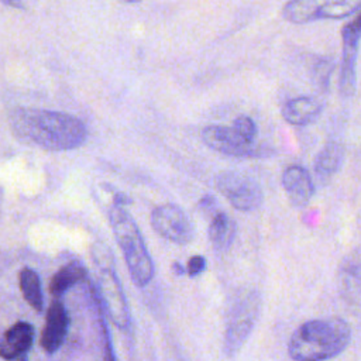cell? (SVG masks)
Wrapping results in <instances>:
<instances>
[{
  "instance_id": "27",
  "label": "cell",
  "mask_w": 361,
  "mask_h": 361,
  "mask_svg": "<svg viewBox=\"0 0 361 361\" xmlns=\"http://www.w3.org/2000/svg\"><path fill=\"white\" fill-rule=\"evenodd\" d=\"M18 361H27V360H25V357H23V355H21V358H20Z\"/></svg>"
},
{
  "instance_id": "24",
  "label": "cell",
  "mask_w": 361,
  "mask_h": 361,
  "mask_svg": "<svg viewBox=\"0 0 361 361\" xmlns=\"http://www.w3.org/2000/svg\"><path fill=\"white\" fill-rule=\"evenodd\" d=\"M1 3H4L8 7H14V8H23V0H0Z\"/></svg>"
},
{
  "instance_id": "1",
  "label": "cell",
  "mask_w": 361,
  "mask_h": 361,
  "mask_svg": "<svg viewBox=\"0 0 361 361\" xmlns=\"http://www.w3.org/2000/svg\"><path fill=\"white\" fill-rule=\"evenodd\" d=\"M16 134L48 151L80 147L87 135L82 120L68 113L42 109H16L10 117Z\"/></svg>"
},
{
  "instance_id": "16",
  "label": "cell",
  "mask_w": 361,
  "mask_h": 361,
  "mask_svg": "<svg viewBox=\"0 0 361 361\" xmlns=\"http://www.w3.org/2000/svg\"><path fill=\"white\" fill-rule=\"evenodd\" d=\"M344 159V148L338 142H327L314 159V171L320 176H330L336 173Z\"/></svg>"
},
{
  "instance_id": "22",
  "label": "cell",
  "mask_w": 361,
  "mask_h": 361,
  "mask_svg": "<svg viewBox=\"0 0 361 361\" xmlns=\"http://www.w3.org/2000/svg\"><path fill=\"white\" fill-rule=\"evenodd\" d=\"M206 268V259L202 255H195L188 262V274L190 276L199 275Z\"/></svg>"
},
{
  "instance_id": "19",
  "label": "cell",
  "mask_w": 361,
  "mask_h": 361,
  "mask_svg": "<svg viewBox=\"0 0 361 361\" xmlns=\"http://www.w3.org/2000/svg\"><path fill=\"white\" fill-rule=\"evenodd\" d=\"M237 134L244 138L247 142H254L255 137H257V124L254 123V120L248 116H238L234 121H233V126H231Z\"/></svg>"
},
{
  "instance_id": "4",
  "label": "cell",
  "mask_w": 361,
  "mask_h": 361,
  "mask_svg": "<svg viewBox=\"0 0 361 361\" xmlns=\"http://www.w3.org/2000/svg\"><path fill=\"white\" fill-rule=\"evenodd\" d=\"M361 10V0H288L281 13L292 24L341 20Z\"/></svg>"
},
{
  "instance_id": "9",
  "label": "cell",
  "mask_w": 361,
  "mask_h": 361,
  "mask_svg": "<svg viewBox=\"0 0 361 361\" xmlns=\"http://www.w3.org/2000/svg\"><path fill=\"white\" fill-rule=\"evenodd\" d=\"M151 226L159 235L176 244H186L193 238V227L188 216L173 203L155 207L151 213Z\"/></svg>"
},
{
  "instance_id": "21",
  "label": "cell",
  "mask_w": 361,
  "mask_h": 361,
  "mask_svg": "<svg viewBox=\"0 0 361 361\" xmlns=\"http://www.w3.org/2000/svg\"><path fill=\"white\" fill-rule=\"evenodd\" d=\"M102 330H103V345H104V361H116L113 347H111V340L110 334L106 326V322L102 319Z\"/></svg>"
},
{
  "instance_id": "20",
  "label": "cell",
  "mask_w": 361,
  "mask_h": 361,
  "mask_svg": "<svg viewBox=\"0 0 361 361\" xmlns=\"http://www.w3.org/2000/svg\"><path fill=\"white\" fill-rule=\"evenodd\" d=\"M331 63L329 61H319L314 68V78L316 83L322 86L323 89H329V80H330V72H331Z\"/></svg>"
},
{
  "instance_id": "26",
  "label": "cell",
  "mask_w": 361,
  "mask_h": 361,
  "mask_svg": "<svg viewBox=\"0 0 361 361\" xmlns=\"http://www.w3.org/2000/svg\"><path fill=\"white\" fill-rule=\"evenodd\" d=\"M127 1H130V3H137V1H141V0H127Z\"/></svg>"
},
{
  "instance_id": "11",
  "label": "cell",
  "mask_w": 361,
  "mask_h": 361,
  "mask_svg": "<svg viewBox=\"0 0 361 361\" xmlns=\"http://www.w3.org/2000/svg\"><path fill=\"white\" fill-rule=\"evenodd\" d=\"M69 326L68 313L61 302H54L47 314V324L41 334V345L48 353L52 354L62 345Z\"/></svg>"
},
{
  "instance_id": "15",
  "label": "cell",
  "mask_w": 361,
  "mask_h": 361,
  "mask_svg": "<svg viewBox=\"0 0 361 361\" xmlns=\"http://www.w3.org/2000/svg\"><path fill=\"white\" fill-rule=\"evenodd\" d=\"M235 235V224L230 216L223 212H217L209 226V238L212 245L217 251L227 250Z\"/></svg>"
},
{
  "instance_id": "2",
  "label": "cell",
  "mask_w": 361,
  "mask_h": 361,
  "mask_svg": "<svg viewBox=\"0 0 361 361\" xmlns=\"http://www.w3.org/2000/svg\"><path fill=\"white\" fill-rule=\"evenodd\" d=\"M350 340L351 329L343 319L309 320L293 331L288 353L295 361H323L344 351Z\"/></svg>"
},
{
  "instance_id": "13",
  "label": "cell",
  "mask_w": 361,
  "mask_h": 361,
  "mask_svg": "<svg viewBox=\"0 0 361 361\" xmlns=\"http://www.w3.org/2000/svg\"><path fill=\"white\" fill-rule=\"evenodd\" d=\"M34 338V327L25 322H17L6 333L0 341V357L6 360L18 358L31 347Z\"/></svg>"
},
{
  "instance_id": "18",
  "label": "cell",
  "mask_w": 361,
  "mask_h": 361,
  "mask_svg": "<svg viewBox=\"0 0 361 361\" xmlns=\"http://www.w3.org/2000/svg\"><path fill=\"white\" fill-rule=\"evenodd\" d=\"M20 288L24 299L35 309H42V293L38 274L31 268H24L20 272Z\"/></svg>"
},
{
  "instance_id": "3",
  "label": "cell",
  "mask_w": 361,
  "mask_h": 361,
  "mask_svg": "<svg viewBox=\"0 0 361 361\" xmlns=\"http://www.w3.org/2000/svg\"><path fill=\"white\" fill-rule=\"evenodd\" d=\"M110 223L134 283L147 285L154 276V265L137 224L120 204L110 210Z\"/></svg>"
},
{
  "instance_id": "7",
  "label": "cell",
  "mask_w": 361,
  "mask_h": 361,
  "mask_svg": "<svg viewBox=\"0 0 361 361\" xmlns=\"http://www.w3.org/2000/svg\"><path fill=\"white\" fill-rule=\"evenodd\" d=\"M361 41V10H358L341 28V63H340V93L345 97L355 90V62Z\"/></svg>"
},
{
  "instance_id": "5",
  "label": "cell",
  "mask_w": 361,
  "mask_h": 361,
  "mask_svg": "<svg viewBox=\"0 0 361 361\" xmlns=\"http://www.w3.org/2000/svg\"><path fill=\"white\" fill-rule=\"evenodd\" d=\"M259 312V296L257 292H248L235 302L227 323L224 336V350L228 355L237 353L248 338Z\"/></svg>"
},
{
  "instance_id": "6",
  "label": "cell",
  "mask_w": 361,
  "mask_h": 361,
  "mask_svg": "<svg viewBox=\"0 0 361 361\" xmlns=\"http://www.w3.org/2000/svg\"><path fill=\"white\" fill-rule=\"evenodd\" d=\"M216 188L227 197L233 207L250 212L261 206L264 195L257 180L238 172H221L216 178Z\"/></svg>"
},
{
  "instance_id": "12",
  "label": "cell",
  "mask_w": 361,
  "mask_h": 361,
  "mask_svg": "<svg viewBox=\"0 0 361 361\" xmlns=\"http://www.w3.org/2000/svg\"><path fill=\"white\" fill-rule=\"evenodd\" d=\"M282 186L293 206H305L314 193L309 172L300 165H290L282 173Z\"/></svg>"
},
{
  "instance_id": "23",
  "label": "cell",
  "mask_w": 361,
  "mask_h": 361,
  "mask_svg": "<svg viewBox=\"0 0 361 361\" xmlns=\"http://www.w3.org/2000/svg\"><path fill=\"white\" fill-rule=\"evenodd\" d=\"M200 207H202V210L212 212L216 207V200L212 196H204L200 202Z\"/></svg>"
},
{
  "instance_id": "10",
  "label": "cell",
  "mask_w": 361,
  "mask_h": 361,
  "mask_svg": "<svg viewBox=\"0 0 361 361\" xmlns=\"http://www.w3.org/2000/svg\"><path fill=\"white\" fill-rule=\"evenodd\" d=\"M97 285H99L100 299L103 300V305L107 310L109 317L117 327L126 329L128 326V319H130L128 309H127L126 298L116 274L111 269H103L99 274Z\"/></svg>"
},
{
  "instance_id": "17",
  "label": "cell",
  "mask_w": 361,
  "mask_h": 361,
  "mask_svg": "<svg viewBox=\"0 0 361 361\" xmlns=\"http://www.w3.org/2000/svg\"><path fill=\"white\" fill-rule=\"evenodd\" d=\"M86 276V269L78 264L71 262L61 268L51 279L49 282V290L55 298H59L62 293H65L72 285L82 281Z\"/></svg>"
},
{
  "instance_id": "14",
  "label": "cell",
  "mask_w": 361,
  "mask_h": 361,
  "mask_svg": "<svg viewBox=\"0 0 361 361\" xmlns=\"http://www.w3.org/2000/svg\"><path fill=\"white\" fill-rule=\"evenodd\" d=\"M322 103L312 96H299L289 99L282 106V117L293 126H306L313 123L322 113Z\"/></svg>"
},
{
  "instance_id": "25",
  "label": "cell",
  "mask_w": 361,
  "mask_h": 361,
  "mask_svg": "<svg viewBox=\"0 0 361 361\" xmlns=\"http://www.w3.org/2000/svg\"><path fill=\"white\" fill-rule=\"evenodd\" d=\"M172 268H173V271H175L178 275H180V274H183V272H185L179 262H173V267H172Z\"/></svg>"
},
{
  "instance_id": "8",
  "label": "cell",
  "mask_w": 361,
  "mask_h": 361,
  "mask_svg": "<svg viewBox=\"0 0 361 361\" xmlns=\"http://www.w3.org/2000/svg\"><path fill=\"white\" fill-rule=\"evenodd\" d=\"M202 138L212 149L233 157H264L269 155L268 148L247 142L233 127L207 126L202 131Z\"/></svg>"
}]
</instances>
